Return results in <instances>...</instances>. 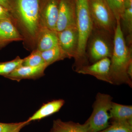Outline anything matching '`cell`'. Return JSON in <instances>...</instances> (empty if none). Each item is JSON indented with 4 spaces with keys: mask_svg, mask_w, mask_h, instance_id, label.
Wrapping results in <instances>:
<instances>
[{
    "mask_svg": "<svg viewBox=\"0 0 132 132\" xmlns=\"http://www.w3.org/2000/svg\"><path fill=\"white\" fill-rule=\"evenodd\" d=\"M131 49L128 47L122 30L120 20H117L113 36V48L111 58V76L113 84H126L132 86L127 69L132 61Z\"/></svg>",
    "mask_w": 132,
    "mask_h": 132,
    "instance_id": "obj_1",
    "label": "cell"
},
{
    "mask_svg": "<svg viewBox=\"0 0 132 132\" xmlns=\"http://www.w3.org/2000/svg\"><path fill=\"white\" fill-rule=\"evenodd\" d=\"M76 25L79 36L78 51L75 60V70L86 65L87 46L93 29L88 0H76Z\"/></svg>",
    "mask_w": 132,
    "mask_h": 132,
    "instance_id": "obj_2",
    "label": "cell"
},
{
    "mask_svg": "<svg viewBox=\"0 0 132 132\" xmlns=\"http://www.w3.org/2000/svg\"><path fill=\"white\" fill-rule=\"evenodd\" d=\"M41 0H13L12 12L16 13L27 32L36 37L40 28Z\"/></svg>",
    "mask_w": 132,
    "mask_h": 132,
    "instance_id": "obj_3",
    "label": "cell"
},
{
    "mask_svg": "<svg viewBox=\"0 0 132 132\" xmlns=\"http://www.w3.org/2000/svg\"><path fill=\"white\" fill-rule=\"evenodd\" d=\"M112 100L109 95L101 93L97 94L92 114L85 123L89 132L101 131L108 127Z\"/></svg>",
    "mask_w": 132,
    "mask_h": 132,
    "instance_id": "obj_4",
    "label": "cell"
},
{
    "mask_svg": "<svg viewBox=\"0 0 132 132\" xmlns=\"http://www.w3.org/2000/svg\"><path fill=\"white\" fill-rule=\"evenodd\" d=\"M94 28L114 36L117 20L106 0H88Z\"/></svg>",
    "mask_w": 132,
    "mask_h": 132,
    "instance_id": "obj_5",
    "label": "cell"
},
{
    "mask_svg": "<svg viewBox=\"0 0 132 132\" xmlns=\"http://www.w3.org/2000/svg\"><path fill=\"white\" fill-rule=\"evenodd\" d=\"M95 29L96 31L94 29L93 30V35L90 36L88 49L89 57L93 63L104 58L111 59L113 48V40L112 41L111 39L113 36L106 32Z\"/></svg>",
    "mask_w": 132,
    "mask_h": 132,
    "instance_id": "obj_6",
    "label": "cell"
},
{
    "mask_svg": "<svg viewBox=\"0 0 132 132\" xmlns=\"http://www.w3.org/2000/svg\"><path fill=\"white\" fill-rule=\"evenodd\" d=\"M59 46L67 58L75 59L78 51L79 36L76 25L57 32Z\"/></svg>",
    "mask_w": 132,
    "mask_h": 132,
    "instance_id": "obj_7",
    "label": "cell"
},
{
    "mask_svg": "<svg viewBox=\"0 0 132 132\" xmlns=\"http://www.w3.org/2000/svg\"><path fill=\"white\" fill-rule=\"evenodd\" d=\"M76 0H60L55 31L60 32L76 23Z\"/></svg>",
    "mask_w": 132,
    "mask_h": 132,
    "instance_id": "obj_8",
    "label": "cell"
},
{
    "mask_svg": "<svg viewBox=\"0 0 132 132\" xmlns=\"http://www.w3.org/2000/svg\"><path fill=\"white\" fill-rule=\"evenodd\" d=\"M111 64L110 58H104L92 65L82 66L76 71L78 73L93 76L100 80L113 84L110 73Z\"/></svg>",
    "mask_w": 132,
    "mask_h": 132,
    "instance_id": "obj_9",
    "label": "cell"
},
{
    "mask_svg": "<svg viewBox=\"0 0 132 132\" xmlns=\"http://www.w3.org/2000/svg\"><path fill=\"white\" fill-rule=\"evenodd\" d=\"M59 1L60 0H41L40 10V27H45L55 31L59 14Z\"/></svg>",
    "mask_w": 132,
    "mask_h": 132,
    "instance_id": "obj_10",
    "label": "cell"
},
{
    "mask_svg": "<svg viewBox=\"0 0 132 132\" xmlns=\"http://www.w3.org/2000/svg\"><path fill=\"white\" fill-rule=\"evenodd\" d=\"M47 67L46 64L35 67L21 65L5 77L18 82L26 79H36L45 75L44 72Z\"/></svg>",
    "mask_w": 132,
    "mask_h": 132,
    "instance_id": "obj_11",
    "label": "cell"
},
{
    "mask_svg": "<svg viewBox=\"0 0 132 132\" xmlns=\"http://www.w3.org/2000/svg\"><path fill=\"white\" fill-rule=\"evenodd\" d=\"M23 39L12 21L6 20L0 21V50L11 42Z\"/></svg>",
    "mask_w": 132,
    "mask_h": 132,
    "instance_id": "obj_12",
    "label": "cell"
},
{
    "mask_svg": "<svg viewBox=\"0 0 132 132\" xmlns=\"http://www.w3.org/2000/svg\"><path fill=\"white\" fill-rule=\"evenodd\" d=\"M36 37L37 49L40 52L52 48L59 45L57 31L45 27H41Z\"/></svg>",
    "mask_w": 132,
    "mask_h": 132,
    "instance_id": "obj_13",
    "label": "cell"
},
{
    "mask_svg": "<svg viewBox=\"0 0 132 132\" xmlns=\"http://www.w3.org/2000/svg\"><path fill=\"white\" fill-rule=\"evenodd\" d=\"M64 104L65 101L61 99L49 102L44 104L27 121L29 123L33 121L40 120L46 118L60 111Z\"/></svg>",
    "mask_w": 132,
    "mask_h": 132,
    "instance_id": "obj_14",
    "label": "cell"
},
{
    "mask_svg": "<svg viewBox=\"0 0 132 132\" xmlns=\"http://www.w3.org/2000/svg\"><path fill=\"white\" fill-rule=\"evenodd\" d=\"M111 118L114 120L127 121L132 124V106L112 102L109 111Z\"/></svg>",
    "mask_w": 132,
    "mask_h": 132,
    "instance_id": "obj_15",
    "label": "cell"
},
{
    "mask_svg": "<svg viewBox=\"0 0 132 132\" xmlns=\"http://www.w3.org/2000/svg\"><path fill=\"white\" fill-rule=\"evenodd\" d=\"M53 132H89L86 123L81 125L72 121L64 122L60 119L53 121Z\"/></svg>",
    "mask_w": 132,
    "mask_h": 132,
    "instance_id": "obj_16",
    "label": "cell"
},
{
    "mask_svg": "<svg viewBox=\"0 0 132 132\" xmlns=\"http://www.w3.org/2000/svg\"><path fill=\"white\" fill-rule=\"evenodd\" d=\"M41 54L45 64L48 66L55 62L67 58L59 45L48 50L41 52Z\"/></svg>",
    "mask_w": 132,
    "mask_h": 132,
    "instance_id": "obj_17",
    "label": "cell"
},
{
    "mask_svg": "<svg viewBox=\"0 0 132 132\" xmlns=\"http://www.w3.org/2000/svg\"><path fill=\"white\" fill-rule=\"evenodd\" d=\"M23 59L19 56L10 61L0 62V75L6 76L17 68L22 65Z\"/></svg>",
    "mask_w": 132,
    "mask_h": 132,
    "instance_id": "obj_18",
    "label": "cell"
},
{
    "mask_svg": "<svg viewBox=\"0 0 132 132\" xmlns=\"http://www.w3.org/2000/svg\"><path fill=\"white\" fill-rule=\"evenodd\" d=\"M46 64L42 56L41 52L36 49L28 57L23 59L22 65L35 67Z\"/></svg>",
    "mask_w": 132,
    "mask_h": 132,
    "instance_id": "obj_19",
    "label": "cell"
},
{
    "mask_svg": "<svg viewBox=\"0 0 132 132\" xmlns=\"http://www.w3.org/2000/svg\"><path fill=\"white\" fill-rule=\"evenodd\" d=\"M99 132H132V124L127 121L114 120L110 126Z\"/></svg>",
    "mask_w": 132,
    "mask_h": 132,
    "instance_id": "obj_20",
    "label": "cell"
},
{
    "mask_svg": "<svg viewBox=\"0 0 132 132\" xmlns=\"http://www.w3.org/2000/svg\"><path fill=\"white\" fill-rule=\"evenodd\" d=\"M116 20H120L125 10L126 0H106Z\"/></svg>",
    "mask_w": 132,
    "mask_h": 132,
    "instance_id": "obj_21",
    "label": "cell"
},
{
    "mask_svg": "<svg viewBox=\"0 0 132 132\" xmlns=\"http://www.w3.org/2000/svg\"><path fill=\"white\" fill-rule=\"evenodd\" d=\"M123 20L124 26L129 34V43L132 40V7L125 9L120 21Z\"/></svg>",
    "mask_w": 132,
    "mask_h": 132,
    "instance_id": "obj_22",
    "label": "cell"
},
{
    "mask_svg": "<svg viewBox=\"0 0 132 132\" xmlns=\"http://www.w3.org/2000/svg\"><path fill=\"white\" fill-rule=\"evenodd\" d=\"M29 123L27 121L18 123H0V132H12L20 127H23Z\"/></svg>",
    "mask_w": 132,
    "mask_h": 132,
    "instance_id": "obj_23",
    "label": "cell"
},
{
    "mask_svg": "<svg viewBox=\"0 0 132 132\" xmlns=\"http://www.w3.org/2000/svg\"><path fill=\"white\" fill-rule=\"evenodd\" d=\"M9 20L12 21V13L9 10L0 5V21Z\"/></svg>",
    "mask_w": 132,
    "mask_h": 132,
    "instance_id": "obj_24",
    "label": "cell"
},
{
    "mask_svg": "<svg viewBox=\"0 0 132 132\" xmlns=\"http://www.w3.org/2000/svg\"><path fill=\"white\" fill-rule=\"evenodd\" d=\"M0 5L8 10L12 13V8L10 0H0Z\"/></svg>",
    "mask_w": 132,
    "mask_h": 132,
    "instance_id": "obj_25",
    "label": "cell"
},
{
    "mask_svg": "<svg viewBox=\"0 0 132 132\" xmlns=\"http://www.w3.org/2000/svg\"><path fill=\"white\" fill-rule=\"evenodd\" d=\"M127 73L128 77L131 79L132 78V61L130 62L128 65L127 69Z\"/></svg>",
    "mask_w": 132,
    "mask_h": 132,
    "instance_id": "obj_26",
    "label": "cell"
},
{
    "mask_svg": "<svg viewBox=\"0 0 132 132\" xmlns=\"http://www.w3.org/2000/svg\"><path fill=\"white\" fill-rule=\"evenodd\" d=\"M22 127H20L19 128H18V129H16V130H14V131H13L12 132H20V130H21V129L22 128Z\"/></svg>",
    "mask_w": 132,
    "mask_h": 132,
    "instance_id": "obj_27",
    "label": "cell"
},
{
    "mask_svg": "<svg viewBox=\"0 0 132 132\" xmlns=\"http://www.w3.org/2000/svg\"><path fill=\"white\" fill-rule=\"evenodd\" d=\"M52 132H53V131H52Z\"/></svg>",
    "mask_w": 132,
    "mask_h": 132,
    "instance_id": "obj_28",
    "label": "cell"
}]
</instances>
